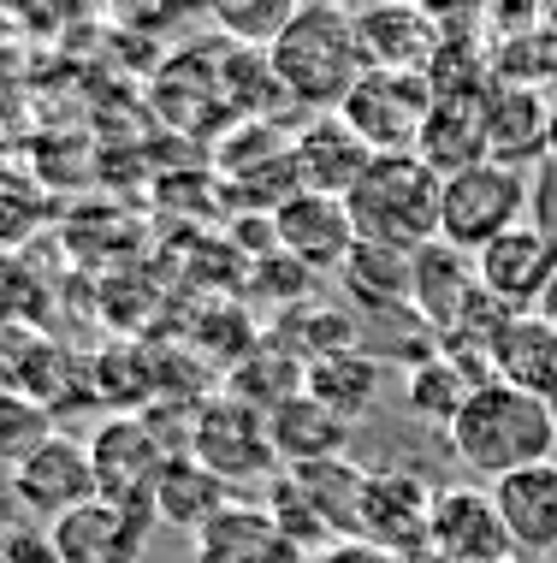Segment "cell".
Listing matches in <instances>:
<instances>
[{"label":"cell","mask_w":557,"mask_h":563,"mask_svg":"<svg viewBox=\"0 0 557 563\" xmlns=\"http://www.w3.org/2000/svg\"><path fill=\"white\" fill-rule=\"evenodd\" d=\"M232 505V486H225L208 463H196L190 451H178L167 463V475L155 486V522L160 528H178V534H202L214 516Z\"/></svg>","instance_id":"23"},{"label":"cell","mask_w":557,"mask_h":563,"mask_svg":"<svg viewBox=\"0 0 557 563\" xmlns=\"http://www.w3.org/2000/svg\"><path fill=\"white\" fill-rule=\"evenodd\" d=\"M279 350H291V356L297 362H303V368H309V362H321V356H338V350H356V344H363V339H356V321H350V314H344V309H333V302H297V309H285L279 314Z\"/></svg>","instance_id":"27"},{"label":"cell","mask_w":557,"mask_h":563,"mask_svg":"<svg viewBox=\"0 0 557 563\" xmlns=\"http://www.w3.org/2000/svg\"><path fill=\"white\" fill-rule=\"evenodd\" d=\"M54 433H59L54 409H42L36 398L0 386V468H24Z\"/></svg>","instance_id":"29"},{"label":"cell","mask_w":557,"mask_h":563,"mask_svg":"<svg viewBox=\"0 0 557 563\" xmlns=\"http://www.w3.org/2000/svg\"><path fill=\"white\" fill-rule=\"evenodd\" d=\"M363 486H368V468H356L350 456H338V463L279 468V481L267 486V510H274V522L303 545L309 558H321L326 545L356 540Z\"/></svg>","instance_id":"4"},{"label":"cell","mask_w":557,"mask_h":563,"mask_svg":"<svg viewBox=\"0 0 557 563\" xmlns=\"http://www.w3.org/2000/svg\"><path fill=\"white\" fill-rule=\"evenodd\" d=\"M59 563H143L148 534H155V516L113 505V498H96V505L59 516L48 528Z\"/></svg>","instance_id":"12"},{"label":"cell","mask_w":557,"mask_h":563,"mask_svg":"<svg viewBox=\"0 0 557 563\" xmlns=\"http://www.w3.org/2000/svg\"><path fill=\"white\" fill-rule=\"evenodd\" d=\"M48 196L36 190V178L24 173V166H12V161H0V250H12V255H24V243L48 225Z\"/></svg>","instance_id":"28"},{"label":"cell","mask_w":557,"mask_h":563,"mask_svg":"<svg viewBox=\"0 0 557 563\" xmlns=\"http://www.w3.org/2000/svg\"><path fill=\"white\" fill-rule=\"evenodd\" d=\"M338 279H344V291H350L356 309H368L374 321H380V314H415L410 309V297H415V255L356 243V255L344 262Z\"/></svg>","instance_id":"24"},{"label":"cell","mask_w":557,"mask_h":563,"mask_svg":"<svg viewBox=\"0 0 557 563\" xmlns=\"http://www.w3.org/2000/svg\"><path fill=\"white\" fill-rule=\"evenodd\" d=\"M539 314H546V321H557V285L546 291V302H539Z\"/></svg>","instance_id":"35"},{"label":"cell","mask_w":557,"mask_h":563,"mask_svg":"<svg viewBox=\"0 0 557 563\" xmlns=\"http://www.w3.org/2000/svg\"><path fill=\"white\" fill-rule=\"evenodd\" d=\"M267 66H274V84L297 108L321 113H344V101L356 96V84L368 78L363 66V42H356V12L333 7V0H309V7L291 12L285 36L267 48Z\"/></svg>","instance_id":"1"},{"label":"cell","mask_w":557,"mask_h":563,"mask_svg":"<svg viewBox=\"0 0 557 563\" xmlns=\"http://www.w3.org/2000/svg\"><path fill=\"white\" fill-rule=\"evenodd\" d=\"M492 505H499L516 558H552L557 552V463H534L516 475L492 481Z\"/></svg>","instance_id":"18"},{"label":"cell","mask_w":557,"mask_h":563,"mask_svg":"<svg viewBox=\"0 0 557 563\" xmlns=\"http://www.w3.org/2000/svg\"><path fill=\"white\" fill-rule=\"evenodd\" d=\"M398 563H450V558H439V552L427 545V552H415V558H398Z\"/></svg>","instance_id":"34"},{"label":"cell","mask_w":557,"mask_h":563,"mask_svg":"<svg viewBox=\"0 0 557 563\" xmlns=\"http://www.w3.org/2000/svg\"><path fill=\"white\" fill-rule=\"evenodd\" d=\"M0 563H59V552H54V534H48L42 522L12 528V534L0 540Z\"/></svg>","instance_id":"32"},{"label":"cell","mask_w":557,"mask_h":563,"mask_svg":"<svg viewBox=\"0 0 557 563\" xmlns=\"http://www.w3.org/2000/svg\"><path fill=\"white\" fill-rule=\"evenodd\" d=\"M42 314H48V285L24 255L0 250V327H42Z\"/></svg>","instance_id":"31"},{"label":"cell","mask_w":557,"mask_h":563,"mask_svg":"<svg viewBox=\"0 0 557 563\" xmlns=\"http://www.w3.org/2000/svg\"><path fill=\"white\" fill-rule=\"evenodd\" d=\"M480 291V262L475 255H463L457 243H427V250L415 255V321H427L433 332L445 339V327L457 321L463 309H469V297Z\"/></svg>","instance_id":"21"},{"label":"cell","mask_w":557,"mask_h":563,"mask_svg":"<svg viewBox=\"0 0 557 563\" xmlns=\"http://www.w3.org/2000/svg\"><path fill=\"white\" fill-rule=\"evenodd\" d=\"M344 208H350L356 243L421 255L427 243H439L445 178L433 173L421 155H380L363 173V185L344 196Z\"/></svg>","instance_id":"3"},{"label":"cell","mask_w":557,"mask_h":563,"mask_svg":"<svg viewBox=\"0 0 557 563\" xmlns=\"http://www.w3.org/2000/svg\"><path fill=\"white\" fill-rule=\"evenodd\" d=\"M291 12H297L291 0H225V7H214V30L232 42V48L267 54V48L285 36Z\"/></svg>","instance_id":"30"},{"label":"cell","mask_w":557,"mask_h":563,"mask_svg":"<svg viewBox=\"0 0 557 563\" xmlns=\"http://www.w3.org/2000/svg\"><path fill=\"white\" fill-rule=\"evenodd\" d=\"M445 439L457 451V463L492 486L516 468L557 463V409L546 398L504 386V379H487V386H475V398L463 404V416L450 421Z\"/></svg>","instance_id":"2"},{"label":"cell","mask_w":557,"mask_h":563,"mask_svg":"<svg viewBox=\"0 0 557 563\" xmlns=\"http://www.w3.org/2000/svg\"><path fill=\"white\" fill-rule=\"evenodd\" d=\"M356 42H363L368 71H421L445 54V30L433 7H363L356 12Z\"/></svg>","instance_id":"15"},{"label":"cell","mask_w":557,"mask_h":563,"mask_svg":"<svg viewBox=\"0 0 557 563\" xmlns=\"http://www.w3.org/2000/svg\"><path fill=\"white\" fill-rule=\"evenodd\" d=\"M12 493H19V505L30 510V522H42V528H54L59 516L96 505L101 486H96V456H89V439L54 433L24 468H12Z\"/></svg>","instance_id":"10"},{"label":"cell","mask_w":557,"mask_h":563,"mask_svg":"<svg viewBox=\"0 0 557 563\" xmlns=\"http://www.w3.org/2000/svg\"><path fill=\"white\" fill-rule=\"evenodd\" d=\"M185 451L196 463H208L214 475L232 486H274L279 481V451H274V433H267V416L237 398H208L202 409L190 416V439Z\"/></svg>","instance_id":"6"},{"label":"cell","mask_w":557,"mask_h":563,"mask_svg":"<svg viewBox=\"0 0 557 563\" xmlns=\"http://www.w3.org/2000/svg\"><path fill=\"white\" fill-rule=\"evenodd\" d=\"M433 108H439L433 78H421V71H368L338 119L363 136L374 155H415Z\"/></svg>","instance_id":"7"},{"label":"cell","mask_w":557,"mask_h":563,"mask_svg":"<svg viewBox=\"0 0 557 563\" xmlns=\"http://www.w3.org/2000/svg\"><path fill=\"white\" fill-rule=\"evenodd\" d=\"M190 563H314V558L274 522L267 505L232 498V505L190 540Z\"/></svg>","instance_id":"16"},{"label":"cell","mask_w":557,"mask_h":563,"mask_svg":"<svg viewBox=\"0 0 557 563\" xmlns=\"http://www.w3.org/2000/svg\"><path fill=\"white\" fill-rule=\"evenodd\" d=\"M309 398H321L333 416H344L356 428L374 409V398H380V356L356 344V350H338V356L309 362Z\"/></svg>","instance_id":"25"},{"label":"cell","mask_w":557,"mask_h":563,"mask_svg":"<svg viewBox=\"0 0 557 563\" xmlns=\"http://www.w3.org/2000/svg\"><path fill=\"white\" fill-rule=\"evenodd\" d=\"M267 433H274V451L285 468H303V463H338L344 451H350L356 428L344 416H333L321 398H309V391H297L291 404H279L274 416H267Z\"/></svg>","instance_id":"20"},{"label":"cell","mask_w":557,"mask_h":563,"mask_svg":"<svg viewBox=\"0 0 557 563\" xmlns=\"http://www.w3.org/2000/svg\"><path fill=\"white\" fill-rule=\"evenodd\" d=\"M433 552L450 563L516 558L504 516L492 505V486H439V505H433Z\"/></svg>","instance_id":"14"},{"label":"cell","mask_w":557,"mask_h":563,"mask_svg":"<svg viewBox=\"0 0 557 563\" xmlns=\"http://www.w3.org/2000/svg\"><path fill=\"white\" fill-rule=\"evenodd\" d=\"M522 220H534V214H528V173L516 161H480L469 173L445 178L439 238L457 243L463 255H487Z\"/></svg>","instance_id":"5"},{"label":"cell","mask_w":557,"mask_h":563,"mask_svg":"<svg viewBox=\"0 0 557 563\" xmlns=\"http://www.w3.org/2000/svg\"><path fill=\"white\" fill-rule=\"evenodd\" d=\"M480 262V285L499 302H510L516 314H539V302L557 285V232L539 220H522L516 232H504Z\"/></svg>","instance_id":"11"},{"label":"cell","mask_w":557,"mask_h":563,"mask_svg":"<svg viewBox=\"0 0 557 563\" xmlns=\"http://www.w3.org/2000/svg\"><path fill=\"white\" fill-rule=\"evenodd\" d=\"M314 563H398V558H386V552H374L368 540H344V545H326Z\"/></svg>","instance_id":"33"},{"label":"cell","mask_w":557,"mask_h":563,"mask_svg":"<svg viewBox=\"0 0 557 563\" xmlns=\"http://www.w3.org/2000/svg\"><path fill=\"white\" fill-rule=\"evenodd\" d=\"M178 451L185 445H167V439L148 428V416H137V409H119V416H108L96 433H89L101 498L131 505V510H148V516H155V486H160V475H167V463Z\"/></svg>","instance_id":"8"},{"label":"cell","mask_w":557,"mask_h":563,"mask_svg":"<svg viewBox=\"0 0 557 563\" xmlns=\"http://www.w3.org/2000/svg\"><path fill=\"white\" fill-rule=\"evenodd\" d=\"M291 161H297V178H303L309 196H338L344 202L380 155H374L338 113H321V119H309V125L291 136Z\"/></svg>","instance_id":"17"},{"label":"cell","mask_w":557,"mask_h":563,"mask_svg":"<svg viewBox=\"0 0 557 563\" xmlns=\"http://www.w3.org/2000/svg\"><path fill=\"white\" fill-rule=\"evenodd\" d=\"M504 563H528V558H504Z\"/></svg>","instance_id":"36"},{"label":"cell","mask_w":557,"mask_h":563,"mask_svg":"<svg viewBox=\"0 0 557 563\" xmlns=\"http://www.w3.org/2000/svg\"><path fill=\"white\" fill-rule=\"evenodd\" d=\"M492 379L528 391V398H546L557 409V321L546 314H516L510 332L492 350Z\"/></svg>","instance_id":"22"},{"label":"cell","mask_w":557,"mask_h":563,"mask_svg":"<svg viewBox=\"0 0 557 563\" xmlns=\"http://www.w3.org/2000/svg\"><path fill=\"white\" fill-rule=\"evenodd\" d=\"M475 386H480V379L463 374L457 362L445 356V350H439V356H427V362H410V368H403V404H410L421 421H433L439 433H450V421L463 416V404L475 398Z\"/></svg>","instance_id":"26"},{"label":"cell","mask_w":557,"mask_h":563,"mask_svg":"<svg viewBox=\"0 0 557 563\" xmlns=\"http://www.w3.org/2000/svg\"><path fill=\"white\" fill-rule=\"evenodd\" d=\"M274 250L291 255L309 273H344V262L356 255V225L350 208L338 196H291L274 214Z\"/></svg>","instance_id":"13"},{"label":"cell","mask_w":557,"mask_h":563,"mask_svg":"<svg viewBox=\"0 0 557 563\" xmlns=\"http://www.w3.org/2000/svg\"><path fill=\"white\" fill-rule=\"evenodd\" d=\"M421 161L439 178H457L469 166L492 161V131H487V96H450L433 108L427 131H421Z\"/></svg>","instance_id":"19"},{"label":"cell","mask_w":557,"mask_h":563,"mask_svg":"<svg viewBox=\"0 0 557 563\" xmlns=\"http://www.w3.org/2000/svg\"><path fill=\"white\" fill-rule=\"evenodd\" d=\"M433 493L415 468H368L363 486V516H356V540H368L386 558H415L433 545Z\"/></svg>","instance_id":"9"}]
</instances>
